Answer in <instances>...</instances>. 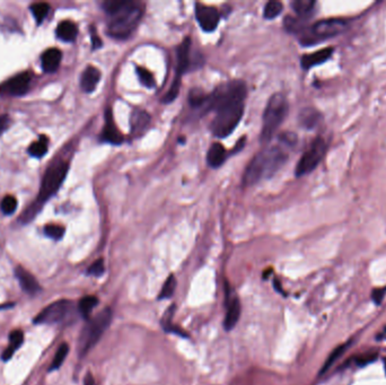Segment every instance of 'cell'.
<instances>
[{
	"label": "cell",
	"mask_w": 386,
	"mask_h": 385,
	"mask_svg": "<svg viewBox=\"0 0 386 385\" xmlns=\"http://www.w3.org/2000/svg\"><path fill=\"white\" fill-rule=\"evenodd\" d=\"M247 89L242 80L228 81L208 95L202 113L215 112L211 131L218 138H226L242 120Z\"/></svg>",
	"instance_id": "obj_1"
},
{
	"label": "cell",
	"mask_w": 386,
	"mask_h": 385,
	"mask_svg": "<svg viewBox=\"0 0 386 385\" xmlns=\"http://www.w3.org/2000/svg\"><path fill=\"white\" fill-rule=\"evenodd\" d=\"M103 8L108 16V35L119 40L128 39L134 33L144 14L143 5L131 0H110L103 3Z\"/></svg>",
	"instance_id": "obj_2"
},
{
	"label": "cell",
	"mask_w": 386,
	"mask_h": 385,
	"mask_svg": "<svg viewBox=\"0 0 386 385\" xmlns=\"http://www.w3.org/2000/svg\"><path fill=\"white\" fill-rule=\"evenodd\" d=\"M288 148L289 147L280 143L276 146L274 145V146L267 147L262 152L256 154L245 170L243 184L249 187L262 180L274 176L287 162Z\"/></svg>",
	"instance_id": "obj_3"
},
{
	"label": "cell",
	"mask_w": 386,
	"mask_h": 385,
	"mask_svg": "<svg viewBox=\"0 0 386 385\" xmlns=\"http://www.w3.org/2000/svg\"><path fill=\"white\" fill-rule=\"evenodd\" d=\"M68 170H69V164L62 161L54 162L49 166V169L43 176L38 198L21 217L23 223H30L39 214L40 210L42 209L44 203L58 192V190L60 189L63 181L66 179Z\"/></svg>",
	"instance_id": "obj_4"
},
{
	"label": "cell",
	"mask_w": 386,
	"mask_h": 385,
	"mask_svg": "<svg viewBox=\"0 0 386 385\" xmlns=\"http://www.w3.org/2000/svg\"><path fill=\"white\" fill-rule=\"evenodd\" d=\"M348 21L341 20V18L321 20L315 22L311 26L305 27V30L301 33L299 41L304 47H311V45L324 42L326 40L342 34L348 30Z\"/></svg>",
	"instance_id": "obj_5"
},
{
	"label": "cell",
	"mask_w": 386,
	"mask_h": 385,
	"mask_svg": "<svg viewBox=\"0 0 386 385\" xmlns=\"http://www.w3.org/2000/svg\"><path fill=\"white\" fill-rule=\"evenodd\" d=\"M288 107L287 98L284 94L276 93L269 98L263 113L261 143L267 144L272 139L276 131L287 116Z\"/></svg>",
	"instance_id": "obj_6"
},
{
	"label": "cell",
	"mask_w": 386,
	"mask_h": 385,
	"mask_svg": "<svg viewBox=\"0 0 386 385\" xmlns=\"http://www.w3.org/2000/svg\"><path fill=\"white\" fill-rule=\"evenodd\" d=\"M112 320V311L105 309L89 320L81 331L78 340V352L83 357L96 345L108 328Z\"/></svg>",
	"instance_id": "obj_7"
},
{
	"label": "cell",
	"mask_w": 386,
	"mask_h": 385,
	"mask_svg": "<svg viewBox=\"0 0 386 385\" xmlns=\"http://www.w3.org/2000/svg\"><path fill=\"white\" fill-rule=\"evenodd\" d=\"M326 148L328 146H326L325 140L322 137H317L313 140L310 147L306 149L301 160L297 163L296 170H295L296 176H304L314 171L324 158Z\"/></svg>",
	"instance_id": "obj_8"
},
{
	"label": "cell",
	"mask_w": 386,
	"mask_h": 385,
	"mask_svg": "<svg viewBox=\"0 0 386 385\" xmlns=\"http://www.w3.org/2000/svg\"><path fill=\"white\" fill-rule=\"evenodd\" d=\"M74 311L72 302L62 300L48 305L34 318L35 324H54L66 320Z\"/></svg>",
	"instance_id": "obj_9"
},
{
	"label": "cell",
	"mask_w": 386,
	"mask_h": 385,
	"mask_svg": "<svg viewBox=\"0 0 386 385\" xmlns=\"http://www.w3.org/2000/svg\"><path fill=\"white\" fill-rule=\"evenodd\" d=\"M32 77L29 72H22L12 77L0 85V94L12 95V96H21L29 92Z\"/></svg>",
	"instance_id": "obj_10"
},
{
	"label": "cell",
	"mask_w": 386,
	"mask_h": 385,
	"mask_svg": "<svg viewBox=\"0 0 386 385\" xmlns=\"http://www.w3.org/2000/svg\"><path fill=\"white\" fill-rule=\"evenodd\" d=\"M195 18L204 32H212L218 26L220 15L215 7L197 3L195 4Z\"/></svg>",
	"instance_id": "obj_11"
},
{
	"label": "cell",
	"mask_w": 386,
	"mask_h": 385,
	"mask_svg": "<svg viewBox=\"0 0 386 385\" xmlns=\"http://www.w3.org/2000/svg\"><path fill=\"white\" fill-rule=\"evenodd\" d=\"M101 140L112 145H121L124 140L123 136L117 129L114 119H113V113L110 108L105 111V122H104V128L101 134Z\"/></svg>",
	"instance_id": "obj_12"
},
{
	"label": "cell",
	"mask_w": 386,
	"mask_h": 385,
	"mask_svg": "<svg viewBox=\"0 0 386 385\" xmlns=\"http://www.w3.org/2000/svg\"><path fill=\"white\" fill-rule=\"evenodd\" d=\"M191 39L185 38L176 50V76L181 77L191 68Z\"/></svg>",
	"instance_id": "obj_13"
},
{
	"label": "cell",
	"mask_w": 386,
	"mask_h": 385,
	"mask_svg": "<svg viewBox=\"0 0 386 385\" xmlns=\"http://www.w3.org/2000/svg\"><path fill=\"white\" fill-rule=\"evenodd\" d=\"M149 124H151V115L146 111L136 108L133 111L130 117L131 136L134 138H139L146 133Z\"/></svg>",
	"instance_id": "obj_14"
},
{
	"label": "cell",
	"mask_w": 386,
	"mask_h": 385,
	"mask_svg": "<svg viewBox=\"0 0 386 385\" xmlns=\"http://www.w3.org/2000/svg\"><path fill=\"white\" fill-rule=\"evenodd\" d=\"M101 71L96 67L88 66L80 77V87L85 93H92L101 80Z\"/></svg>",
	"instance_id": "obj_15"
},
{
	"label": "cell",
	"mask_w": 386,
	"mask_h": 385,
	"mask_svg": "<svg viewBox=\"0 0 386 385\" xmlns=\"http://www.w3.org/2000/svg\"><path fill=\"white\" fill-rule=\"evenodd\" d=\"M62 59V53L57 48L48 49L47 51H44L41 56V63H42V69L48 72V74H52L58 70L59 66H60Z\"/></svg>",
	"instance_id": "obj_16"
},
{
	"label": "cell",
	"mask_w": 386,
	"mask_h": 385,
	"mask_svg": "<svg viewBox=\"0 0 386 385\" xmlns=\"http://www.w3.org/2000/svg\"><path fill=\"white\" fill-rule=\"evenodd\" d=\"M15 276L24 292L29 294H36L41 291L38 280L34 278L33 275L23 268V267H17L15 269Z\"/></svg>",
	"instance_id": "obj_17"
},
{
	"label": "cell",
	"mask_w": 386,
	"mask_h": 385,
	"mask_svg": "<svg viewBox=\"0 0 386 385\" xmlns=\"http://www.w3.org/2000/svg\"><path fill=\"white\" fill-rule=\"evenodd\" d=\"M332 53H333L332 48H326V49L319 50V51L316 52L305 54V56H303L301 60L302 67L306 70L311 69V68L315 67L317 65H321V63L329 60L331 56H332Z\"/></svg>",
	"instance_id": "obj_18"
},
{
	"label": "cell",
	"mask_w": 386,
	"mask_h": 385,
	"mask_svg": "<svg viewBox=\"0 0 386 385\" xmlns=\"http://www.w3.org/2000/svg\"><path fill=\"white\" fill-rule=\"evenodd\" d=\"M322 120L321 113L313 107H305L299 112L298 122L303 128L312 130L316 128Z\"/></svg>",
	"instance_id": "obj_19"
},
{
	"label": "cell",
	"mask_w": 386,
	"mask_h": 385,
	"mask_svg": "<svg viewBox=\"0 0 386 385\" xmlns=\"http://www.w3.org/2000/svg\"><path fill=\"white\" fill-rule=\"evenodd\" d=\"M227 158V152L225 147L221 144L216 143L211 145L207 154V162L208 165L212 169H218L220 167Z\"/></svg>",
	"instance_id": "obj_20"
},
{
	"label": "cell",
	"mask_w": 386,
	"mask_h": 385,
	"mask_svg": "<svg viewBox=\"0 0 386 385\" xmlns=\"http://www.w3.org/2000/svg\"><path fill=\"white\" fill-rule=\"evenodd\" d=\"M240 316V302L237 297H234L228 303L227 313L224 321V328L227 331H230L237 324Z\"/></svg>",
	"instance_id": "obj_21"
},
{
	"label": "cell",
	"mask_w": 386,
	"mask_h": 385,
	"mask_svg": "<svg viewBox=\"0 0 386 385\" xmlns=\"http://www.w3.org/2000/svg\"><path fill=\"white\" fill-rule=\"evenodd\" d=\"M56 34L59 40L63 41V42H74L78 34V29L75 23L71 21H63L59 23L57 27Z\"/></svg>",
	"instance_id": "obj_22"
},
{
	"label": "cell",
	"mask_w": 386,
	"mask_h": 385,
	"mask_svg": "<svg viewBox=\"0 0 386 385\" xmlns=\"http://www.w3.org/2000/svg\"><path fill=\"white\" fill-rule=\"evenodd\" d=\"M315 6L316 3L313 0H295L292 4L294 12L297 14L298 18H302V20H306L310 17L314 13Z\"/></svg>",
	"instance_id": "obj_23"
},
{
	"label": "cell",
	"mask_w": 386,
	"mask_h": 385,
	"mask_svg": "<svg viewBox=\"0 0 386 385\" xmlns=\"http://www.w3.org/2000/svg\"><path fill=\"white\" fill-rule=\"evenodd\" d=\"M48 148H49L48 137L44 135H41L38 142L32 144L29 147V149H27V152H29V154L32 157L41 158L48 153Z\"/></svg>",
	"instance_id": "obj_24"
},
{
	"label": "cell",
	"mask_w": 386,
	"mask_h": 385,
	"mask_svg": "<svg viewBox=\"0 0 386 385\" xmlns=\"http://www.w3.org/2000/svg\"><path fill=\"white\" fill-rule=\"evenodd\" d=\"M97 304L98 300L96 296H85L84 298H81L78 305L80 315L83 316L84 319H88L89 314L92 313L94 307H96Z\"/></svg>",
	"instance_id": "obj_25"
},
{
	"label": "cell",
	"mask_w": 386,
	"mask_h": 385,
	"mask_svg": "<svg viewBox=\"0 0 386 385\" xmlns=\"http://www.w3.org/2000/svg\"><path fill=\"white\" fill-rule=\"evenodd\" d=\"M208 95L203 93L201 89H192L189 94V103L193 108H202L204 107L208 99Z\"/></svg>",
	"instance_id": "obj_26"
},
{
	"label": "cell",
	"mask_w": 386,
	"mask_h": 385,
	"mask_svg": "<svg viewBox=\"0 0 386 385\" xmlns=\"http://www.w3.org/2000/svg\"><path fill=\"white\" fill-rule=\"evenodd\" d=\"M30 11L32 13V15L34 16L36 23H38V24L40 25L41 23L45 20V17L48 16V14L50 12V6L45 3L33 4L30 7Z\"/></svg>",
	"instance_id": "obj_27"
},
{
	"label": "cell",
	"mask_w": 386,
	"mask_h": 385,
	"mask_svg": "<svg viewBox=\"0 0 386 385\" xmlns=\"http://www.w3.org/2000/svg\"><path fill=\"white\" fill-rule=\"evenodd\" d=\"M284 9V5L277 0H271L268 3L265 7V12H263V16L266 20H274V18L278 17L281 12Z\"/></svg>",
	"instance_id": "obj_28"
},
{
	"label": "cell",
	"mask_w": 386,
	"mask_h": 385,
	"mask_svg": "<svg viewBox=\"0 0 386 385\" xmlns=\"http://www.w3.org/2000/svg\"><path fill=\"white\" fill-rule=\"evenodd\" d=\"M68 352H69V346H68L67 343H62V345L59 347V349L57 350L52 364H51V366H50V372L59 369L61 367V365H62L63 361H65Z\"/></svg>",
	"instance_id": "obj_29"
},
{
	"label": "cell",
	"mask_w": 386,
	"mask_h": 385,
	"mask_svg": "<svg viewBox=\"0 0 386 385\" xmlns=\"http://www.w3.org/2000/svg\"><path fill=\"white\" fill-rule=\"evenodd\" d=\"M136 71H137V75L140 79V83H142L145 87L147 88H153L155 87V78H154L153 74L149 70H147L146 68L144 67H136Z\"/></svg>",
	"instance_id": "obj_30"
},
{
	"label": "cell",
	"mask_w": 386,
	"mask_h": 385,
	"mask_svg": "<svg viewBox=\"0 0 386 385\" xmlns=\"http://www.w3.org/2000/svg\"><path fill=\"white\" fill-rule=\"evenodd\" d=\"M175 288H176V279L173 275H171L164 283V286H163L158 298H160V300H169V298L173 296Z\"/></svg>",
	"instance_id": "obj_31"
},
{
	"label": "cell",
	"mask_w": 386,
	"mask_h": 385,
	"mask_svg": "<svg viewBox=\"0 0 386 385\" xmlns=\"http://www.w3.org/2000/svg\"><path fill=\"white\" fill-rule=\"evenodd\" d=\"M44 234L50 238L59 241L65 235V228L59 225H47L44 227Z\"/></svg>",
	"instance_id": "obj_32"
},
{
	"label": "cell",
	"mask_w": 386,
	"mask_h": 385,
	"mask_svg": "<svg viewBox=\"0 0 386 385\" xmlns=\"http://www.w3.org/2000/svg\"><path fill=\"white\" fill-rule=\"evenodd\" d=\"M180 85H181V77L176 76L174 78L173 84H172L171 88L167 94L163 97V103H171L173 102L174 99L178 97V95L180 93Z\"/></svg>",
	"instance_id": "obj_33"
},
{
	"label": "cell",
	"mask_w": 386,
	"mask_h": 385,
	"mask_svg": "<svg viewBox=\"0 0 386 385\" xmlns=\"http://www.w3.org/2000/svg\"><path fill=\"white\" fill-rule=\"evenodd\" d=\"M17 208V200L15 197L6 196L2 201V210L5 215H12Z\"/></svg>",
	"instance_id": "obj_34"
},
{
	"label": "cell",
	"mask_w": 386,
	"mask_h": 385,
	"mask_svg": "<svg viewBox=\"0 0 386 385\" xmlns=\"http://www.w3.org/2000/svg\"><path fill=\"white\" fill-rule=\"evenodd\" d=\"M346 349H347V345H343V346L338 347L337 349H335V350L332 352V354L330 355V357L328 358V360L325 361V364L323 365V368H322V370H321V374L325 373L326 370H328V369L331 367V366L333 365L334 361L337 360V359L339 358V357L343 354L344 351H346Z\"/></svg>",
	"instance_id": "obj_35"
},
{
	"label": "cell",
	"mask_w": 386,
	"mask_h": 385,
	"mask_svg": "<svg viewBox=\"0 0 386 385\" xmlns=\"http://www.w3.org/2000/svg\"><path fill=\"white\" fill-rule=\"evenodd\" d=\"M105 273V266H104V260L98 259L90 265V267L87 270V274L90 276H95V277H99Z\"/></svg>",
	"instance_id": "obj_36"
},
{
	"label": "cell",
	"mask_w": 386,
	"mask_h": 385,
	"mask_svg": "<svg viewBox=\"0 0 386 385\" xmlns=\"http://www.w3.org/2000/svg\"><path fill=\"white\" fill-rule=\"evenodd\" d=\"M9 339H11V345H9V347H12L13 349L16 351L18 348L21 347L23 340H24V334H23V332L20 331V330H15V331L11 333Z\"/></svg>",
	"instance_id": "obj_37"
},
{
	"label": "cell",
	"mask_w": 386,
	"mask_h": 385,
	"mask_svg": "<svg viewBox=\"0 0 386 385\" xmlns=\"http://www.w3.org/2000/svg\"><path fill=\"white\" fill-rule=\"evenodd\" d=\"M385 293H386V287L377 288L373 292V294H371V298H373V301L376 303V304H380V302L383 301V298L385 296Z\"/></svg>",
	"instance_id": "obj_38"
},
{
	"label": "cell",
	"mask_w": 386,
	"mask_h": 385,
	"mask_svg": "<svg viewBox=\"0 0 386 385\" xmlns=\"http://www.w3.org/2000/svg\"><path fill=\"white\" fill-rule=\"evenodd\" d=\"M90 35H92V45H93V49L96 50V49H99L102 47V40L99 39V36L96 34V31H95V29H92L90 30Z\"/></svg>",
	"instance_id": "obj_39"
},
{
	"label": "cell",
	"mask_w": 386,
	"mask_h": 385,
	"mask_svg": "<svg viewBox=\"0 0 386 385\" xmlns=\"http://www.w3.org/2000/svg\"><path fill=\"white\" fill-rule=\"evenodd\" d=\"M375 354H367L365 356H359L358 357V365H365L367 363H370L375 359Z\"/></svg>",
	"instance_id": "obj_40"
},
{
	"label": "cell",
	"mask_w": 386,
	"mask_h": 385,
	"mask_svg": "<svg viewBox=\"0 0 386 385\" xmlns=\"http://www.w3.org/2000/svg\"><path fill=\"white\" fill-rule=\"evenodd\" d=\"M9 116L8 115H2L0 116V136H2L9 125Z\"/></svg>",
	"instance_id": "obj_41"
},
{
	"label": "cell",
	"mask_w": 386,
	"mask_h": 385,
	"mask_svg": "<svg viewBox=\"0 0 386 385\" xmlns=\"http://www.w3.org/2000/svg\"><path fill=\"white\" fill-rule=\"evenodd\" d=\"M14 352H15V350H14V349H13V348H12V347H8V348H7V349H6V350H5V351H4V354H3V359H4L5 361H7V360H9V359H11V358H12V357H13V355H14Z\"/></svg>",
	"instance_id": "obj_42"
},
{
	"label": "cell",
	"mask_w": 386,
	"mask_h": 385,
	"mask_svg": "<svg viewBox=\"0 0 386 385\" xmlns=\"http://www.w3.org/2000/svg\"><path fill=\"white\" fill-rule=\"evenodd\" d=\"M85 384L86 385H93L94 384V378L92 377V375L88 374L87 376H86L85 378Z\"/></svg>",
	"instance_id": "obj_43"
},
{
	"label": "cell",
	"mask_w": 386,
	"mask_h": 385,
	"mask_svg": "<svg viewBox=\"0 0 386 385\" xmlns=\"http://www.w3.org/2000/svg\"><path fill=\"white\" fill-rule=\"evenodd\" d=\"M14 304H6V305H0V309H6V307H11Z\"/></svg>",
	"instance_id": "obj_44"
},
{
	"label": "cell",
	"mask_w": 386,
	"mask_h": 385,
	"mask_svg": "<svg viewBox=\"0 0 386 385\" xmlns=\"http://www.w3.org/2000/svg\"><path fill=\"white\" fill-rule=\"evenodd\" d=\"M384 365H385V373H386V359H385V361H384Z\"/></svg>",
	"instance_id": "obj_45"
}]
</instances>
